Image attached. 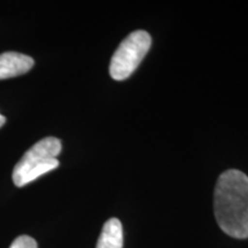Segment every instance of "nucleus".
Returning a JSON list of instances; mask_svg holds the SVG:
<instances>
[{"label":"nucleus","mask_w":248,"mask_h":248,"mask_svg":"<svg viewBox=\"0 0 248 248\" xmlns=\"http://www.w3.org/2000/svg\"><path fill=\"white\" fill-rule=\"evenodd\" d=\"M214 210L223 232L235 239L248 238V176L240 170H226L217 179Z\"/></svg>","instance_id":"f257e3e1"},{"label":"nucleus","mask_w":248,"mask_h":248,"mask_svg":"<svg viewBox=\"0 0 248 248\" xmlns=\"http://www.w3.org/2000/svg\"><path fill=\"white\" fill-rule=\"evenodd\" d=\"M61 141L47 137L29 148L13 170V182L17 187L29 184L40 176L59 167L58 155L61 152Z\"/></svg>","instance_id":"f03ea898"},{"label":"nucleus","mask_w":248,"mask_h":248,"mask_svg":"<svg viewBox=\"0 0 248 248\" xmlns=\"http://www.w3.org/2000/svg\"><path fill=\"white\" fill-rule=\"evenodd\" d=\"M152 38L144 30H136L123 39L111 57L109 74L115 80H124L137 69L150 51Z\"/></svg>","instance_id":"7ed1b4c3"},{"label":"nucleus","mask_w":248,"mask_h":248,"mask_svg":"<svg viewBox=\"0 0 248 248\" xmlns=\"http://www.w3.org/2000/svg\"><path fill=\"white\" fill-rule=\"evenodd\" d=\"M33 59L17 52L0 54V79L23 75L33 67Z\"/></svg>","instance_id":"20e7f679"},{"label":"nucleus","mask_w":248,"mask_h":248,"mask_svg":"<svg viewBox=\"0 0 248 248\" xmlns=\"http://www.w3.org/2000/svg\"><path fill=\"white\" fill-rule=\"evenodd\" d=\"M97 248H123V228L117 218H110L102 226Z\"/></svg>","instance_id":"39448f33"},{"label":"nucleus","mask_w":248,"mask_h":248,"mask_svg":"<svg viewBox=\"0 0 248 248\" xmlns=\"http://www.w3.org/2000/svg\"><path fill=\"white\" fill-rule=\"evenodd\" d=\"M9 248H38L36 240L29 235H20L13 241Z\"/></svg>","instance_id":"423d86ee"},{"label":"nucleus","mask_w":248,"mask_h":248,"mask_svg":"<svg viewBox=\"0 0 248 248\" xmlns=\"http://www.w3.org/2000/svg\"><path fill=\"white\" fill-rule=\"evenodd\" d=\"M5 121H6V119H5V117H4V116H2V115H1V114H0V128H1V126H2V125H4V124H5Z\"/></svg>","instance_id":"0eeeda50"}]
</instances>
